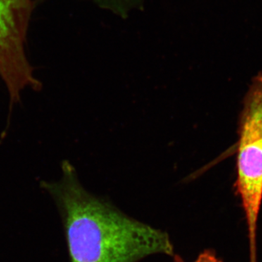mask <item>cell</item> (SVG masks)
I'll list each match as a JSON object with an SVG mask.
<instances>
[{
    "instance_id": "cell-1",
    "label": "cell",
    "mask_w": 262,
    "mask_h": 262,
    "mask_svg": "<svg viewBox=\"0 0 262 262\" xmlns=\"http://www.w3.org/2000/svg\"><path fill=\"white\" fill-rule=\"evenodd\" d=\"M58 182H41L58 207L71 262H138L154 254L173 257L167 232L124 213L88 192L70 162Z\"/></svg>"
},
{
    "instance_id": "cell-2",
    "label": "cell",
    "mask_w": 262,
    "mask_h": 262,
    "mask_svg": "<svg viewBox=\"0 0 262 262\" xmlns=\"http://www.w3.org/2000/svg\"><path fill=\"white\" fill-rule=\"evenodd\" d=\"M237 179L251 248L257 246V223L262 204V73L253 77L245 95L238 121Z\"/></svg>"
},
{
    "instance_id": "cell-3",
    "label": "cell",
    "mask_w": 262,
    "mask_h": 262,
    "mask_svg": "<svg viewBox=\"0 0 262 262\" xmlns=\"http://www.w3.org/2000/svg\"><path fill=\"white\" fill-rule=\"evenodd\" d=\"M36 0H0V77L12 103L24 90L40 89L27 53V37Z\"/></svg>"
},
{
    "instance_id": "cell-4",
    "label": "cell",
    "mask_w": 262,
    "mask_h": 262,
    "mask_svg": "<svg viewBox=\"0 0 262 262\" xmlns=\"http://www.w3.org/2000/svg\"><path fill=\"white\" fill-rule=\"evenodd\" d=\"M173 262H185L178 255H174ZM193 262H223L217 257L214 251L212 250H205L198 256L195 261Z\"/></svg>"
}]
</instances>
